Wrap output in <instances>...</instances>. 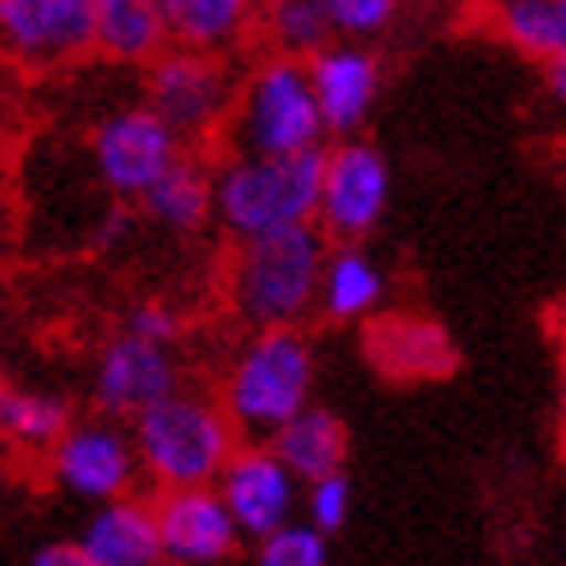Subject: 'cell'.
Returning a JSON list of instances; mask_svg holds the SVG:
<instances>
[{
	"label": "cell",
	"instance_id": "6da1fadb",
	"mask_svg": "<svg viewBox=\"0 0 566 566\" xmlns=\"http://www.w3.org/2000/svg\"><path fill=\"white\" fill-rule=\"evenodd\" d=\"M316 399V348L302 325L251 329L223 371L219 405L242 441H270Z\"/></svg>",
	"mask_w": 566,
	"mask_h": 566
},
{
	"label": "cell",
	"instance_id": "7a4b0ae2",
	"mask_svg": "<svg viewBox=\"0 0 566 566\" xmlns=\"http://www.w3.org/2000/svg\"><path fill=\"white\" fill-rule=\"evenodd\" d=\"M126 428L135 441L139 479H149L158 492L209 488L242 441L219 399L186 390V386L163 395L145 413H135Z\"/></svg>",
	"mask_w": 566,
	"mask_h": 566
},
{
	"label": "cell",
	"instance_id": "3957f363",
	"mask_svg": "<svg viewBox=\"0 0 566 566\" xmlns=\"http://www.w3.org/2000/svg\"><path fill=\"white\" fill-rule=\"evenodd\" d=\"M329 238L316 223L238 242L228 265V306L247 329L302 325L316 316V283Z\"/></svg>",
	"mask_w": 566,
	"mask_h": 566
},
{
	"label": "cell",
	"instance_id": "277c9868",
	"mask_svg": "<svg viewBox=\"0 0 566 566\" xmlns=\"http://www.w3.org/2000/svg\"><path fill=\"white\" fill-rule=\"evenodd\" d=\"M325 149V145H321ZM321 149L306 154H238L214 168V223L232 242L316 223Z\"/></svg>",
	"mask_w": 566,
	"mask_h": 566
},
{
	"label": "cell",
	"instance_id": "5b68a950",
	"mask_svg": "<svg viewBox=\"0 0 566 566\" xmlns=\"http://www.w3.org/2000/svg\"><path fill=\"white\" fill-rule=\"evenodd\" d=\"M228 139L238 154H306L325 145V122L306 61L270 52L238 80L228 112Z\"/></svg>",
	"mask_w": 566,
	"mask_h": 566
},
{
	"label": "cell",
	"instance_id": "8992f818",
	"mask_svg": "<svg viewBox=\"0 0 566 566\" xmlns=\"http://www.w3.org/2000/svg\"><path fill=\"white\" fill-rule=\"evenodd\" d=\"M232 93H238V75L219 52H196V46L168 42L145 65V103L181 135L186 149L205 145L228 126Z\"/></svg>",
	"mask_w": 566,
	"mask_h": 566
},
{
	"label": "cell",
	"instance_id": "52a82bcc",
	"mask_svg": "<svg viewBox=\"0 0 566 566\" xmlns=\"http://www.w3.org/2000/svg\"><path fill=\"white\" fill-rule=\"evenodd\" d=\"M395 200V168L381 145L344 135L321 149L316 228L329 242H367L386 223Z\"/></svg>",
	"mask_w": 566,
	"mask_h": 566
},
{
	"label": "cell",
	"instance_id": "ba28073f",
	"mask_svg": "<svg viewBox=\"0 0 566 566\" xmlns=\"http://www.w3.org/2000/svg\"><path fill=\"white\" fill-rule=\"evenodd\" d=\"M181 154H186L181 135L163 122L145 98L103 112L88 130L93 181H98L112 200H126V205L145 196Z\"/></svg>",
	"mask_w": 566,
	"mask_h": 566
},
{
	"label": "cell",
	"instance_id": "9c48e42d",
	"mask_svg": "<svg viewBox=\"0 0 566 566\" xmlns=\"http://www.w3.org/2000/svg\"><path fill=\"white\" fill-rule=\"evenodd\" d=\"M46 469H52V483L75 502H112L126 497L139 488V460H135V441L130 428L116 418H75L70 428L52 441L46 451Z\"/></svg>",
	"mask_w": 566,
	"mask_h": 566
},
{
	"label": "cell",
	"instance_id": "30bf717a",
	"mask_svg": "<svg viewBox=\"0 0 566 566\" xmlns=\"http://www.w3.org/2000/svg\"><path fill=\"white\" fill-rule=\"evenodd\" d=\"M93 56V0H0V61L65 70Z\"/></svg>",
	"mask_w": 566,
	"mask_h": 566
},
{
	"label": "cell",
	"instance_id": "8fae6325",
	"mask_svg": "<svg viewBox=\"0 0 566 566\" xmlns=\"http://www.w3.org/2000/svg\"><path fill=\"white\" fill-rule=\"evenodd\" d=\"M214 488L242 534V544H255L270 530L297 521L302 506V479L274 455L270 441H238V451L219 469Z\"/></svg>",
	"mask_w": 566,
	"mask_h": 566
},
{
	"label": "cell",
	"instance_id": "7c38bea8",
	"mask_svg": "<svg viewBox=\"0 0 566 566\" xmlns=\"http://www.w3.org/2000/svg\"><path fill=\"white\" fill-rule=\"evenodd\" d=\"M181 386V363L177 348L139 339L130 329H116V335L98 348V363H93V413L130 422L135 413H145L149 405H158L163 395H172Z\"/></svg>",
	"mask_w": 566,
	"mask_h": 566
},
{
	"label": "cell",
	"instance_id": "4fadbf2b",
	"mask_svg": "<svg viewBox=\"0 0 566 566\" xmlns=\"http://www.w3.org/2000/svg\"><path fill=\"white\" fill-rule=\"evenodd\" d=\"M306 75H312V93L329 139L367 130L376 103H381V80H386L381 56L371 52V42L329 38L321 52L306 56Z\"/></svg>",
	"mask_w": 566,
	"mask_h": 566
},
{
	"label": "cell",
	"instance_id": "5bb4252c",
	"mask_svg": "<svg viewBox=\"0 0 566 566\" xmlns=\"http://www.w3.org/2000/svg\"><path fill=\"white\" fill-rule=\"evenodd\" d=\"M163 562L172 566H223L238 557L242 534L219 497V488H168L154 497Z\"/></svg>",
	"mask_w": 566,
	"mask_h": 566
},
{
	"label": "cell",
	"instance_id": "9a60e30c",
	"mask_svg": "<svg viewBox=\"0 0 566 566\" xmlns=\"http://www.w3.org/2000/svg\"><path fill=\"white\" fill-rule=\"evenodd\" d=\"M367 363L386 381H441L460 367V348L432 316H386L367 321Z\"/></svg>",
	"mask_w": 566,
	"mask_h": 566
},
{
	"label": "cell",
	"instance_id": "2e32d148",
	"mask_svg": "<svg viewBox=\"0 0 566 566\" xmlns=\"http://www.w3.org/2000/svg\"><path fill=\"white\" fill-rule=\"evenodd\" d=\"M390 274L363 242L325 247V265L316 283V316L329 325H363L386 306Z\"/></svg>",
	"mask_w": 566,
	"mask_h": 566
},
{
	"label": "cell",
	"instance_id": "e0dca14e",
	"mask_svg": "<svg viewBox=\"0 0 566 566\" xmlns=\"http://www.w3.org/2000/svg\"><path fill=\"white\" fill-rule=\"evenodd\" d=\"M80 544L98 566H154V562H163L154 502L135 497V492L98 502L80 530Z\"/></svg>",
	"mask_w": 566,
	"mask_h": 566
},
{
	"label": "cell",
	"instance_id": "ac0fdd59",
	"mask_svg": "<svg viewBox=\"0 0 566 566\" xmlns=\"http://www.w3.org/2000/svg\"><path fill=\"white\" fill-rule=\"evenodd\" d=\"M135 205L145 209L154 228L172 232V238H196L214 223V168L186 149Z\"/></svg>",
	"mask_w": 566,
	"mask_h": 566
},
{
	"label": "cell",
	"instance_id": "d6986e66",
	"mask_svg": "<svg viewBox=\"0 0 566 566\" xmlns=\"http://www.w3.org/2000/svg\"><path fill=\"white\" fill-rule=\"evenodd\" d=\"M163 29L172 46H196V52L228 56L242 46L261 19V0H158Z\"/></svg>",
	"mask_w": 566,
	"mask_h": 566
},
{
	"label": "cell",
	"instance_id": "ffe728a7",
	"mask_svg": "<svg viewBox=\"0 0 566 566\" xmlns=\"http://www.w3.org/2000/svg\"><path fill=\"white\" fill-rule=\"evenodd\" d=\"M163 46H168V29L158 0H93V56L145 70Z\"/></svg>",
	"mask_w": 566,
	"mask_h": 566
},
{
	"label": "cell",
	"instance_id": "44dd1931",
	"mask_svg": "<svg viewBox=\"0 0 566 566\" xmlns=\"http://www.w3.org/2000/svg\"><path fill=\"white\" fill-rule=\"evenodd\" d=\"M270 446L302 483L335 474V469H348V422L335 409L316 405V399L283 422V428L270 437Z\"/></svg>",
	"mask_w": 566,
	"mask_h": 566
},
{
	"label": "cell",
	"instance_id": "7402d4cb",
	"mask_svg": "<svg viewBox=\"0 0 566 566\" xmlns=\"http://www.w3.org/2000/svg\"><path fill=\"white\" fill-rule=\"evenodd\" d=\"M497 33L530 61L566 56V0H497Z\"/></svg>",
	"mask_w": 566,
	"mask_h": 566
},
{
	"label": "cell",
	"instance_id": "603a6c76",
	"mask_svg": "<svg viewBox=\"0 0 566 566\" xmlns=\"http://www.w3.org/2000/svg\"><path fill=\"white\" fill-rule=\"evenodd\" d=\"M255 29L265 33L270 52L297 56V61L321 52V46L335 38V23H329L325 0H261Z\"/></svg>",
	"mask_w": 566,
	"mask_h": 566
},
{
	"label": "cell",
	"instance_id": "cb8c5ba5",
	"mask_svg": "<svg viewBox=\"0 0 566 566\" xmlns=\"http://www.w3.org/2000/svg\"><path fill=\"white\" fill-rule=\"evenodd\" d=\"M75 422V409H70L65 395H52V390H14L10 405H6V432L0 441L19 446L29 455H46L52 441Z\"/></svg>",
	"mask_w": 566,
	"mask_h": 566
},
{
	"label": "cell",
	"instance_id": "d4e9b609",
	"mask_svg": "<svg viewBox=\"0 0 566 566\" xmlns=\"http://www.w3.org/2000/svg\"><path fill=\"white\" fill-rule=\"evenodd\" d=\"M251 566H329V534L312 530L297 515V521L270 530L265 538H255Z\"/></svg>",
	"mask_w": 566,
	"mask_h": 566
},
{
	"label": "cell",
	"instance_id": "484cf974",
	"mask_svg": "<svg viewBox=\"0 0 566 566\" xmlns=\"http://www.w3.org/2000/svg\"><path fill=\"white\" fill-rule=\"evenodd\" d=\"M297 515L312 530L321 534H339L353 515V479L348 469H335V474H321V479H306L302 483V506Z\"/></svg>",
	"mask_w": 566,
	"mask_h": 566
},
{
	"label": "cell",
	"instance_id": "4316f807",
	"mask_svg": "<svg viewBox=\"0 0 566 566\" xmlns=\"http://www.w3.org/2000/svg\"><path fill=\"white\" fill-rule=\"evenodd\" d=\"M329 23H335V38H353V42H371L395 29L405 0H325Z\"/></svg>",
	"mask_w": 566,
	"mask_h": 566
},
{
	"label": "cell",
	"instance_id": "83f0119b",
	"mask_svg": "<svg viewBox=\"0 0 566 566\" xmlns=\"http://www.w3.org/2000/svg\"><path fill=\"white\" fill-rule=\"evenodd\" d=\"M122 329H130V335H139V339H154V344L177 348V344H181V335H186V316L177 312L172 302L145 297V302H135L130 312H126Z\"/></svg>",
	"mask_w": 566,
	"mask_h": 566
},
{
	"label": "cell",
	"instance_id": "f1b7e54d",
	"mask_svg": "<svg viewBox=\"0 0 566 566\" xmlns=\"http://www.w3.org/2000/svg\"><path fill=\"white\" fill-rule=\"evenodd\" d=\"M130 232H135L130 205H126V200H112L103 214L93 219V232H88V238H93V247H98V251H116L122 242H130Z\"/></svg>",
	"mask_w": 566,
	"mask_h": 566
},
{
	"label": "cell",
	"instance_id": "f546056e",
	"mask_svg": "<svg viewBox=\"0 0 566 566\" xmlns=\"http://www.w3.org/2000/svg\"><path fill=\"white\" fill-rule=\"evenodd\" d=\"M29 566H98V562H93L84 553V544L75 538V544H46V548H38Z\"/></svg>",
	"mask_w": 566,
	"mask_h": 566
},
{
	"label": "cell",
	"instance_id": "4dcf8cb0",
	"mask_svg": "<svg viewBox=\"0 0 566 566\" xmlns=\"http://www.w3.org/2000/svg\"><path fill=\"white\" fill-rule=\"evenodd\" d=\"M544 88H548L553 107L566 116V56H553V61H544Z\"/></svg>",
	"mask_w": 566,
	"mask_h": 566
},
{
	"label": "cell",
	"instance_id": "1f68e13d",
	"mask_svg": "<svg viewBox=\"0 0 566 566\" xmlns=\"http://www.w3.org/2000/svg\"><path fill=\"white\" fill-rule=\"evenodd\" d=\"M10 395H14V386H10V376L0 371V432H6V405H10Z\"/></svg>",
	"mask_w": 566,
	"mask_h": 566
},
{
	"label": "cell",
	"instance_id": "d6a6232c",
	"mask_svg": "<svg viewBox=\"0 0 566 566\" xmlns=\"http://www.w3.org/2000/svg\"><path fill=\"white\" fill-rule=\"evenodd\" d=\"M6 497H10V474L0 469V506H6Z\"/></svg>",
	"mask_w": 566,
	"mask_h": 566
},
{
	"label": "cell",
	"instance_id": "836d02e7",
	"mask_svg": "<svg viewBox=\"0 0 566 566\" xmlns=\"http://www.w3.org/2000/svg\"><path fill=\"white\" fill-rule=\"evenodd\" d=\"M562 409H566V381H562Z\"/></svg>",
	"mask_w": 566,
	"mask_h": 566
},
{
	"label": "cell",
	"instance_id": "e575fe53",
	"mask_svg": "<svg viewBox=\"0 0 566 566\" xmlns=\"http://www.w3.org/2000/svg\"><path fill=\"white\" fill-rule=\"evenodd\" d=\"M154 566H172V562H154Z\"/></svg>",
	"mask_w": 566,
	"mask_h": 566
},
{
	"label": "cell",
	"instance_id": "d590c367",
	"mask_svg": "<svg viewBox=\"0 0 566 566\" xmlns=\"http://www.w3.org/2000/svg\"><path fill=\"white\" fill-rule=\"evenodd\" d=\"M0 283H6V274H0Z\"/></svg>",
	"mask_w": 566,
	"mask_h": 566
},
{
	"label": "cell",
	"instance_id": "8d00e7d4",
	"mask_svg": "<svg viewBox=\"0 0 566 566\" xmlns=\"http://www.w3.org/2000/svg\"><path fill=\"white\" fill-rule=\"evenodd\" d=\"M562 316H566V312H562Z\"/></svg>",
	"mask_w": 566,
	"mask_h": 566
}]
</instances>
